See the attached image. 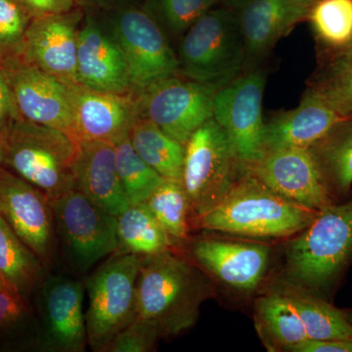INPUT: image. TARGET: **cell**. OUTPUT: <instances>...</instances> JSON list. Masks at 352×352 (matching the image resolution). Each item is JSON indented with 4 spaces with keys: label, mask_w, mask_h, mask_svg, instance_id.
Wrapping results in <instances>:
<instances>
[{
    "label": "cell",
    "mask_w": 352,
    "mask_h": 352,
    "mask_svg": "<svg viewBox=\"0 0 352 352\" xmlns=\"http://www.w3.org/2000/svg\"><path fill=\"white\" fill-rule=\"evenodd\" d=\"M214 294L200 266L168 250L141 256L136 280V317L149 322L161 338L195 325L201 305Z\"/></svg>",
    "instance_id": "1"
},
{
    "label": "cell",
    "mask_w": 352,
    "mask_h": 352,
    "mask_svg": "<svg viewBox=\"0 0 352 352\" xmlns=\"http://www.w3.org/2000/svg\"><path fill=\"white\" fill-rule=\"evenodd\" d=\"M317 212L278 195L248 173L217 206L190 224L191 228L245 237L284 238L302 231Z\"/></svg>",
    "instance_id": "2"
},
{
    "label": "cell",
    "mask_w": 352,
    "mask_h": 352,
    "mask_svg": "<svg viewBox=\"0 0 352 352\" xmlns=\"http://www.w3.org/2000/svg\"><path fill=\"white\" fill-rule=\"evenodd\" d=\"M78 146L66 132L19 118L0 131V166L51 201L76 189Z\"/></svg>",
    "instance_id": "3"
},
{
    "label": "cell",
    "mask_w": 352,
    "mask_h": 352,
    "mask_svg": "<svg viewBox=\"0 0 352 352\" xmlns=\"http://www.w3.org/2000/svg\"><path fill=\"white\" fill-rule=\"evenodd\" d=\"M352 256V199L318 210L289 243L287 272L292 283L312 292L328 289Z\"/></svg>",
    "instance_id": "4"
},
{
    "label": "cell",
    "mask_w": 352,
    "mask_h": 352,
    "mask_svg": "<svg viewBox=\"0 0 352 352\" xmlns=\"http://www.w3.org/2000/svg\"><path fill=\"white\" fill-rule=\"evenodd\" d=\"M245 58L239 14L227 7L212 8L183 34L178 73L220 88L238 76Z\"/></svg>",
    "instance_id": "5"
},
{
    "label": "cell",
    "mask_w": 352,
    "mask_h": 352,
    "mask_svg": "<svg viewBox=\"0 0 352 352\" xmlns=\"http://www.w3.org/2000/svg\"><path fill=\"white\" fill-rule=\"evenodd\" d=\"M141 256L116 254L102 264L85 284L88 346L105 352L111 340L136 317V280Z\"/></svg>",
    "instance_id": "6"
},
{
    "label": "cell",
    "mask_w": 352,
    "mask_h": 352,
    "mask_svg": "<svg viewBox=\"0 0 352 352\" xmlns=\"http://www.w3.org/2000/svg\"><path fill=\"white\" fill-rule=\"evenodd\" d=\"M240 168L242 166L230 139L214 118L192 134L185 144L182 178L191 220L207 212L227 195L237 182Z\"/></svg>",
    "instance_id": "7"
},
{
    "label": "cell",
    "mask_w": 352,
    "mask_h": 352,
    "mask_svg": "<svg viewBox=\"0 0 352 352\" xmlns=\"http://www.w3.org/2000/svg\"><path fill=\"white\" fill-rule=\"evenodd\" d=\"M105 24L126 58L132 91L178 73L177 55L168 36L144 9L120 6L111 9Z\"/></svg>",
    "instance_id": "8"
},
{
    "label": "cell",
    "mask_w": 352,
    "mask_h": 352,
    "mask_svg": "<svg viewBox=\"0 0 352 352\" xmlns=\"http://www.w3.org/2000/svg\"><path fill=\"white\" fill-rule=\"evenodd\" d=\"M55 233L66 258L78 272L87 273L118 248V219L73 189L51 201Z\"/></svg>",
    "instance_id": "9"
},
{
    "label": "cell",
    "mask_w": 352,
    "mask_h": 352,
    "mask_svg": "<svg viewBox=\"0 0 352 352\" xmlns=\"http://www.w3.org/2000/svg\"><path fill=\"white\" fill-rule=\"evenodd\" d=\"M219 89L215 85L171 76L134 94L139 118L151 120L185 145L199 127L214 118V95Z\"/></svg>",
    "instance_id": "10"
},
{
    "label": "cell",
    "mask_w": 352,
    "mask_h": 352,
    "mask_svg": "<svg viewBox=\"0 0 352 352\" xmlns=\"http://www.w3.org/2000/svg\"><path fill=\"white\" fill-rule=\"evenodd\" d=\"M85 285L80 280L47 275L32 298L38 325L36 352H85Z\"/></svg>",
    "instance_id": "11"
},
{
    "label": "cell",
    "mask_w": 352,
    "mask_h": 352,
    "mask_svg": "<svg viewBox=\"0 0 352 352\" xmlns=\"http://www.w3.org/2000/svg\"><path fill=\"white\" fill-rule=\"evenodd\" d=\"M266 78L263 72L236 76L214 95V119L226 132L242 168L264 156L263 99Z\"/></svg>",
    "instance_id": "12"
},
{
    "label": "cell",
    "mask_w": 352,
    "mask_h": 352,
    "mask_svg": "<svg viewBox=\"0 0 352 352\" xmlns=\"http://www.w3.org/2000/svg\"><path fill=\"white\" fill-rule=\"evenodd\" d=\"M245 170L278 195L302 207L319 210L332 204L327 182L311 148L265 153Z\"/></svg>",
    "instance_id": "13"
},
{
    "label": "cell",
    "mask_w": 352,
    "mask_h": 352,
    "mask_svg": "<svg viewBox=\"0 0 352 352\" xmlns=\"http://www.w3.org/2000/svg\"><path fill=\"white\" fill-rule=\"evenodd\" d=\"M0 217L48 267L56 235L50 201L41 190L1 166Z\"/></svg>",
    "instance_id": "14"
},
{
    "label": "cell",
    "mask_w": 352,
    "mask_h": 352,
    "mask_svg": "<svg viewBox=\"0 0 352 352\" xmlns=\"http://www.w3.org/2000/svg\"><path fill=\"white\" fill-rule=\"evenodd\" d=\"M21 118L66 132L76 141L68 85L25 62L2 67Z\"/></svg>",
    "instance_id": "15"
},
{
    "label": "cell",
    "mask_w": 352,
    "mask_h": 352,
    "mask_svg": "<svg viewBox=\"0 0 352 352\" xmlns=\"http://www.w3.org/2000/svg\"><path fill=\"white\" fill-rule=\"evenodd\" d=\"M83 19L80 9L34 18L25 34L23 62L55 76L68 87L78 85L76 53Z\"/></svg>",
    "instance_id": "16"
},
{
    "label": "cell",
    "mask_w": 352,
    "mask_h": 352,
    "mask_svg": "<svg viewBox=\"0 0 352 352\" xmlns=\"http://www.w3.org/2000/svg\"><path fill=\"white\" fill-rule=\"evenodd\" d=\"M75 136L80 141H104L116 145L129 134L139 118L133 91H97L82 85L69 87Z\"/></svg>",
    "instance_id": "17"
},
{
    "label": "cell",
    "mask_w": 352,
    "mask_h": 352,
    "mask_svg": "<svg viewBox=\"0 0 352 352\" xmlns=\"http://www.w3.org/2000/svg\"><path fill=\"white\" fill-rule=\"evenodd\" d=\"M189 252L206 273L240 293H252L258 288L270 256L266 245L207 238L192 241Z\"/></svg>",
    "instance_id": "18"
},
{
    "label": "cell",
    "mask_w": 352,
    "mask_h": 352,
    "mask_svg": "<svg viewBox=\"0 0 352 352\" xmlns=\"http://www.w3.org/2000/svg\"><path fill=\"white\" fill-rule=\"evenodd\" d=\"M78 85L97 91L132 92L126 58L105 23L87 15L78 31Z\"/></svg>",
    "instance_id": "19"
},
{
    "label": "cell",
    "mask_w": 352,
    "mask_h": 352,
    "mask_svg": "<svg viewBox=\"0 0 352 352\" xmlns=\"http://www.w3.org/2000/svg\"><path fill=\"white\" fill-rule=\"evenodd\" d=\"M344 120L310 88L298 107L264 124V154L289 148H312Z\"/></svg>",
    "instance_id": "20"
},
{
    "label": "cell",
    "mask_w": 352,
    "mask_h": 352,
    "mask_svg": "<svg viewBox=\"0 0 352 352\" xmlns=\"http://www.w3.org/2000/svg\"><path fill=\"white\" fill-rule=\"evenodd\" d=\"M76 189L109 214L129 207L118 171L116 147L104 141H80L75 166Z\"/></svg>",
    "instance_id": "21"
},
{
    "label": "cell",
    "mask_w": 352,
    "mask_h": 352,
    "mask_svg": "<svg viewBox=\"0 0 352 352\" xmlns=\"http://www.w3.org/2000/svg\"><path fill=\"white\" fill-rule=\"evenodd\" d=\"M314 0H252L239 11L245 57L258 58L307 19Z\"/></svg>",
    "instance_id": "22"
},
{
    "label": "cell",
    "mask_w": 352,
    "mask_h": 352,
    "mask_svg": "<svg viewBox=\"0 0 352 352\" xmlns=\"http://www.w3.org/2000/svg\"><path fill=\"white\" fill-rule=\"evenodd\" d=\"M254 319L261 339L273 351H292L307 340L300 315L284 289L259 296Z\"/></svg>",
    "instance_id": "23"
},
{
    "label": "cell",
    "mask_w": 352,
    "mask_h": 352,
    "mask_svg": "<svg viewBox=\"0 0 352 352\" xmlns=\"http://www.w3.org/2000/svg\"><path fill=\"white\" fill-rule=\"evenodd\" d=\"M46 270L41 259L0 217V272L15 293L32 302L36 289L47 276Z\"/></svg>",
    "instance_id": "24"
},
{
    "label": "cell",
    "mask_w": 352,
    "mask_h": 352,
    "mask_svg": "<svg viewBox=\"0 0 352 352\" xmlns=\"http://www.w3.org/2000/svg\"><path fill=\"white\" fill-rule=\"evenodd\" d=\"M118 219L116 254L145 256L175 250V242L166 233L145 203L129 206Z\"/></svg>",
    "instance_id": "25"
},
{
    "label": "cell",
    "mask_w": 352,
    "mask_h": 352,
    "mask_svg": "<svg viewBox=\"0 0 352 352\" xmlns=\"http://www.w3.org/2000/svg\"><path fill=\"white\" fill-rule=\"evenodd\" d=\"M134 150L164 179L182 180L185 145L151 120L138 118L129 134Z\"/></svg>",
    "instance_id": "26"
},
{
    "label": "cell",
    "mask_w": 352,
    "mask_h": 352,
    "mask_svg": "<svg viewBox=\"0 0 352 352\" xmlns=\"http://www.w3.org/2000/svg\"><path fill=\"white\" fill-rule=\"evenodd\" d=\"M284 291L300 315L307 340L352 339V326L344 311L298 285H289Z\"/></svg>",
    "instance_id": "27"
},
{
    "label": "cell",
    "mask_w": 352,
    "mask_h": 352,
    "mask_svg": "<svg viewBox=\"0 0 352 352\" xmlns=\"http://www.w3.org/2000/svg\"><path fill=\"white\" fill-rule=\"evenodd\" d=\"M38 325L32 302L0 291V352L36 351Z\"/></svg>",
    "instance_id": "28"
},
{
    "label": "cell",
    "mask_w": 352,
    "mask_h": 352,
    "mask_svg": "<svg viewBox=\"0 0 352 352\" xmlns=\"http://www.w3.org/2000/svg\"><path fill=\"white\" fill-rule=\"evenodd\" d=\"M145 204L176 245L188 240L191 210L182 180L164 179Z\"/></svg>",
    "instance_id": "29"
},
{
    "label": "cell",
    "mask_w": 352,
    "mask_h": 352,
    "mask_svg": "<svg viewBox=\"0 0 352 352\" xmlns=\"http://www.w3.org/2000/svg\"><path fill=\"white\" fill-rule=\"evenodd\" d=\"M311 149L327 184L347 193L352 185V120L340 122Z\"/></svg>",
    "instance_id": "30"
},
{
    "label": "cell",
    "mask_w": 352,
    "mask_h": 352,
    "mask_svg": "<svg viewBox=\"0 0 352 352\" xmlns=\"http://www.w3.org/2000/svg\"><path fill=\"white\" fill-rule=\"evenodd\" d=\"M115 147L118 171L129 205L145 203L164 178L141 159L129 138Z\"/></svg>",
    "instance_id": "31"
},
{
    "label": "cell",
    "mask_w": 352,
    "mask_h": 352,
    "mask_svg": "<svg viewBox=\"0 0 352 352\" xmlns=\"http://www.w3.org/2000/svg\"><path fill=\"white\" fill-rule=\"evenodd\" d=\"M307 19L317 38L330 47L342 50L352 38V0H317Z\"/></svg>",
    "instance_id": "32"
},
{
    "label": "cell",
    "mask_w": 352,
    "mask_h": 352,
    "mask_svg": "<svg viewBox=\"0 0 352 352\" xmlns=\"http://www.w3.org/2000/svg\"><path fill=\"white\" fill-rule=\"evenodd\" d=\"M221 0H146L144 10L162 29L173 36H183L197 20Z\"/></svg>",
    "instance_id": "33"
},
{
    "label": "cell",
    "mask_w": 352,
    "mask_h": 352,
    "mask_svg": "<svg viewBox=\"0 0 352 352\" xmlns=\"http://www.w3.org/2000/svg\"><path fill=\"white\" fill-rule=\"evenodd\" d=\"M32 19L16 0H0V66L23 62L25 34Z\"/></svg>",
    "instance_id": "34"
},
{
    "label": "cell",
    "mask_w": 352,
    "mask_h": 352,
    "mask_svg": "<svg viewBox=\"0 0 352 352\" xmlns=\"http://www.w3.org/2000/svg\"><path fill=\"white\" fill-rule=\"evenodd\" d=\"M344 120H352V56H338L314 87Z\"/></svg>",
    "instance_id": "35"
},
{
    "label": "cell",
    "mask_w": 352,
    "mask_h": 352,
    "mask_svg": "<svg viewBox=\"0 0 352 352\" xmlns=\"http://www.w3.org/2000/svg\"><path fill=\"white\" fill-rule=\"evenodd\" d=\"M159 339L161 336L154 326L135 318L111 340L105 352H149Z\"/></svg>",
    "instance_id": "36"
},
{
    "label": "cell",
    "mask_w": 352,
    "mask_h": 352,
    "mask_svg": "<svg viewBox=\"0 0 352 352\" xmlns=\"http://www.w3.org/2000/svg\"><path fill=\"white\" fill-rule=\"evenodd\" d=\"M32 17L57 15L74 10L75 0H16Z\"/></svg>",
    "instance_id": "37"
},
{
    "label": "cell",
    "mask_w": 352,
    "mask_h": 352,
    "mask_svg": "<svg viewBox=\"0 0 352 352\" xmlns=\"http://www.w3.org/2000/svg\"><path fill=\"white\" fill-rule=\"evenodd\" d=\"M19 118L21 116L16 106L12 89L7 80L4 69L0 66V131Z\"/></svg>",
    "instance_id": "38"
},
{
    "label": "cell",
    "mask_w": 352,
    "mask_h": 352,
    "mask_svg": "<svg viewBox=\"0 0 352 352\" xmlns=\"http://www.w3.org/2000/svg\"><path fill=\"white\" fill-rule=\"evenodd\" d=\"M292 352H352V339L307 340Z\"/></svg>",
    "instance_id": "39"
},
{
    "label": "cell",
    "mask_w": 352,
    "mask_h": 352,
    "mask_svg": "<svg viewBox=\"0 0 352 352\" xmlns=\"http://www.w3.org/2000/svg\"><path fill=\"white\" fill-rule=\"evenodd\" d=\"M221 1H223L228 8L233 9V10L241 11L244 7L247 6L250 2H252V0H221Z\"/></svg>",
    "instance_id": "40"
},
{
    "label": "cell",
    "mask_w": 352,
    "mask_h": 352,
    "mask_svg": "<svg viewBox=\"0 0 352 352\" xmlns=\"http://www.w3.org/2000/svg\"><path fill=\"white\" fill-rule=\"evenodd\" d=\"M0 291L10 292V293L16 294L15 291L12 289V287L8 284L6 278H4L3 275L1 274V272H0Z\"/></svg>",
    "instance_id": "41"
},
{
    "label": "cell",
    "mask_w": 352,
    "mask_h": 352,
    "mask_svg": "<svg viewBox=\"0 0 352 352\" xmlns=\"http://www.w3.org/2000/svg\"><path fill=\"white\" fill-rule=\"evenodd\" d=\"M338 56H352V38L351 41H349V43L347 44L346 47H344L342 48V50H340V53L339 55H338Z\"/></svg>",
    "instance_id": "42"
},
{
    "label": "cell",
    "mask_w": 352,
    "mask_h": 352,
    "mask_svg": "<svg viewBox=\"0 0 352 352\" xmlns=\"http://www.w3.org/2000/svg\"><path fill=\"white\" fill-rule=\"evenodd\" d=\"M344 314H346V317L347 320H349V323L351 324L352 326V309L351 310H344Z\"/></svg>",
    "instance_id": "43"
},
{
    "label": "cell",
    "mask_w": 352,
    "mask_h": 352,
    "mask_svg": "<svg viewBox=\"0 0 352 352\" xmlns=\"http://www.w3.org/2000/svg\"><path fill=\"white\" fill-rule=\"evenodd\" d=\"M95 0H75L76 4H82V6H85V4L92 3Z\"/></svg>",
    "instance_id": "44"
},
{
    "label": "cell",
    "mask_w": 352,
    "mask_h": 352,
    "mask_svg": "<svg viewBox=\"0 0 352 352\" xmlns=\"http://www.w3.org/2000/svg\"><path fill=\"white\" fill-rule=\"evenodd\" d=\"M314 1H317V0H314Z\"/></svg>",
    "instance_id": "45"
},
{
    "label": "cell",
    "mask_w": 352,
    "mask_h": 352,
    "mask_svg": "<svg viewBox=\"0 0 352 352\" xmlns=\"http://www.w3.org/2000/svg\"><path fill=\"white\" fill-rule=\"evenodd\" d=\"M134 1H138V0H134Z\"/></svg>",
    "instance_id": "46"
}]
</instances>
